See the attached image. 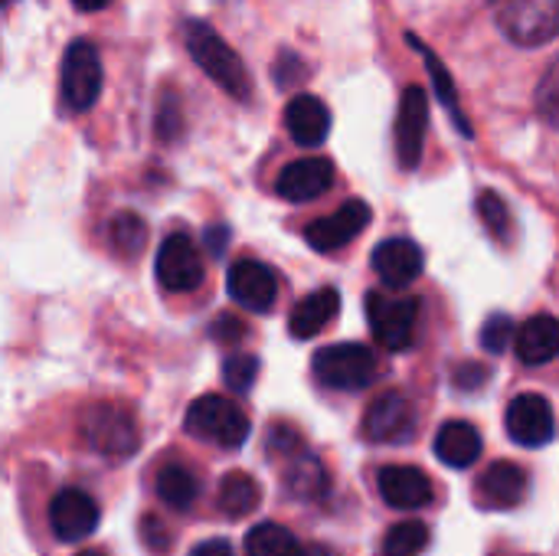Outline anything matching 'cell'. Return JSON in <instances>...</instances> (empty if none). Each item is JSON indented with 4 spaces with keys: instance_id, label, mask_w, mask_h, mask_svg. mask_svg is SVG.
<instances>
[{
    "instance_id": "cell-36",
    "label": "cell",
    "mask_w": 559,
    "mask_h": 556,
    "mask_svg": "<svg viewBox=\"0 0 559 556\" xmlns=\"http://www.w3.org/2000/svg\"><path fill=\"white\" fill-rule=\"evenodd\" d=\"M213 331V338H219L223 344H229V341H239L242 334H246V328L233 318V315H219V321L210 328Z\"/></svg>"
},
{
    "instance_id": "cell-6",
    "label": "cell",
    "mask_w": 559,
    "mask_h": 556,
    "mask_svg": "<svg viewBox=\"0 0 559 556\" xmlns=\"http://www.w3.org/2000/svg\"><path fill=\"white\" fill-rule=\"evenodd\" d=\"M102 56L88 39H75L59 66V92L72 111H88L102 95Z\"/></svg>"
},
{
    "instance_id": "cell-33",
    "label": "cell",
    "mask_w": 559,
    "mask_h": 556,
    "mask_svg": "<svg viewBox=\"0 0 559 556\" xmlns=\"http://www.w3.org/2000/svg\"><path fill=\"white\" fill-rule=\"evenodd\" d=\"M514 341V321L508 315H491L481 328V344L491 354H504L508 344Z\"/></svg>"
},
{
    "instance_id": "cell-17",
    "label": "cell",
    "mask_w": 559,
    "mask_h": 556,
    "mask_svg": "<svg viewBox=\"0 0 559 556\" xmlns=\"http://www.w3.org/2000/svg\"><path fill=\"white\" fill-rule=\"evenodd\" d=\"M380 495L396 511H419L432 501V482L413 465H386L377 475Z\"/></svg>"
},
{
    "instance_id": "cell-13",
    "label": "cell",
    "mask_w": 559,
    "mask_h": 556,
    "mask_svg": "<svg viewBox=\"0 0 559 556\" xmlns=\"http://www.w3.org/2000/svg\"><path fill=\"white\" fill-rule=\"evenodd\" d=\"M49 528H52L56 541H62V544L92 537L98 528V501L92 495H85L82 488H62L49 501Z\"/></svg>"
},
{
    "instance_id": "cell-42",
    "label": "cell",
    "mask_w": 559,
    "mask_h": 556,
    "mask_svg": "<svg viewBox=\"0 0 559 556\" xmlns=\"http://www.w3.org/2000/svg\"><path fill=\"white\" fill-rule=\"evenodd\" d=\"M3 3H13V0H0V7H3Z\"/></svg>"
},
{
    "instance_id": "cell-32",
    "label": "cell",
    "mask_w": 559,
    "mask_h": 556,
    "mask_svg": "<svg viewBox=\"0 0 559 556\" xmlns=\"http://www.w3.org/2000/svg\"><path fill=\"white\" fill-rule=\"evenodd\" d=\"M223 380L233 393H249L252 383L259 380V357L252 354H233L223 364Z\"/></svg>"
},
{
    "instance_id": "cell-19",
    "label": "cell",
    "mask_w": 559,
    "mask_h": 556,
    "mask_svg": "<svg viewBox=\"0 0 559 556\" xmlns=\"http://www.w3.org/2000/svg\"><path fill=\"white\" fill-rule=\"evenodd\" d=\"M282 459V478H285V488H288V495H295V498H301V501H314V498H321L324 492H328V472H324V465L298 442L295 449H288V452H282L278 456Z\"/></svg>"
},
{
    "instance_id": "cell-16",
    "label": "cell",
    "mask_w": 559,
    "mask_h": 556,
    "mask_svg": "<svg viewBox=\"0 0 559 556\" xmlns=\"http://www.w3.org/2000/svg\"><path fill=\"white\" fill-rule=\"evenodd\" d=\"M334 184V164L328 157H301L282 167L275 180V193L288 203H308L328 193Z\"/></svg>"
},
{
    "instance_id": "cell-1",
    "label": "cell",
    "mask_w": 559,
    "mask_h": 556,
    "mask_svg": "<svg viewBox=\"0 0 559 556\" xmlns=\"http://www.w3.org/2000/svg\"><path fill=\"white\" fill-rule=\"evenodd\" d=\"M183 43L187 52L193 56V62L233 98L246 102L252 95V79L246 62L239 59V52L203 20H187L183 23Z\"/></svg>"
},
{
    "instance_id": "cell-30",
    "label": "cell",
    "mask_w": 559,
    "mask_h": 556,
    "mask_svg": "<svg viewBox=\"0 0 559 556\" xmlns=\"http://www.w3.org/2000/svg\"><path fill=\"white\" fill-rule=\"evenodd\" d=\"M426 547H429V531L423 521H403L383 541L386 556H419Z\"/></svg>"
},
{
    "instance_id": "cell-31",
    "label": "cell",
    "mask_w": 559,
    "mask_h": 556,
    "mask_svg": "<svg viewBox=\"0 0 559 556\" xmlns=\"http://www.w3.org/2000/svg\"><path fill=\"white\" fill-rule=\"evenodd\" d=\"M183 131V102L174 85H167L157 98V138L160 141H177Z\"/></svg>"
},
{
    "instance_id": "cell-8",
    "label": "cell",
    "mask_w": 559,
    "mask_h": 556,
    "mask_svg": "<svg viewBox=\"0 0 559 556\" xmlns=\"http://www.w3.org/2000/svg\"><path fill=\"white\" fill-rule=\"evenodd\" d=\"M157 285L170 295H187L203 285V262L190 236L174 233L160 242L157 262H154Z\"/></svg>"
},
{
    "instance_id": "cell-37",
    "label": "cell",
    "mask_w": 559,
    "mask_h": 556,
    "mask_svg": "<svg viewBox=\"0 0 559 556\" xmlns=\"http://www.w3.org/2000/svg\"><path fill=\"white\" fill-rule=\"evenodd\" d=\"M144 537H147L151 551H157V554L170 551V534H167V537H164V534H157V521H154V518H147V521H144Z\"/></svg>"
},
{
    "instance_id": "cell-4",
    "label": "cell",
    "mask_w": 559,
    "mask_h": 556,
    "mask_svg": "<svg viewBox=\"0 0 559 556\" xmlns=\"http://www.w3.org/2000/svg\"><path fill=\"white\" fill-rule=\"evenodd\" d=\"M311 370L321 387L357 393L377 380V354L364 344H331L314 354Z\"/></svg>"
},
{
    "instance_id": "cell-34",
    "label": "cell",
    "mask_w": 559,
    "mask_h": 556,
    "mask_svg": "<svg viewBox=\"0 0 559 556\" xmlns=\"http://www.w3.org/2000/svg\"><path fill=\"white\" fill-rule=\"evenodd\" d=\"M485 380H488V367L481 364H465L462 370H455V387L462 390H478Z\"/></svg>"
},
{
    "instance_id": "cell-41",
    "label": "cell",
    "mask_w": 559,
    "mask_h": 556,
    "mask_svg": "<svg viewBox=\"0 0 559 556\" xmlns=\"http://www.w3.org/2000/svg\"><path fill=\"white\" fill-rule=\"evenodd\" d=\"M79 556H105L102 551H85V554H79Z\"/></svg>"
},
{
    "instance_id": "cell-21",
    "label": "cell",
    "mask_w": 559,
    "mask_h": 556,
    "mask_svg": "<svg viewBox=\"0 0 559 556\" xmlns=\"http://www.w3.org/2000/svg\"><path fill=\"white\" fill-rule=\"evenodd\" d=\"M514 347H518V357L521 364L527 367H544L550 364L559 354V324L550 311L544 315H534L514 338Z\"/></svg>"
},
{
    "instance_id": "cell-3",
    "label": "cell",
    "mask_w": 559,
    "mask_h": 556,
    "mask_svg": "<svg viewBox=\"0 0 559 556\" xmlns=\"http://www.w3.org/2000/svg\"><path fill=\"white\" fill-rule=\"evenodd\" d=\"M183 426L190 436L213 442L219 449H239L249 439V416L226 397L219 393H206L200 400L190 403Z\"/></svg>"
},
{
    "instance_id": "cell-24",
    "label": "cell",
    "mask_w": 559,
    "mask_h": 556,
    "mask_svg": "<svg viewBox=\"0 0 559 556\" xmlns=\"http://www.w3.org/2000/svg\"><path fill=\"white\" fill-rule=\"evenodd\" d=\"M409 43L423 52V62H426V69H429V79H432V88H436V95H439V102L445 105V111H449V118L459 125V131L465 134V138H472V121L465 118V108H462V98H459V88H455V82H452V72L445 69V62L439 59V52L436 49H429V46H423L416 36H409Z\"/></svg>"
},
{
    "instance_id": "cell-2",
    "label": "cell",
    "mask_w": 559,
    "mask_h": 556,
    "mask_svg": "<svg viewBox=\"0 0 559 556\" xmlns=\"http://www.w3.org/2000/svg\"><path fill=\"white\" fill-rule=\"evenodd\" d=\"M79 436L92 452H98L111 462L131 459L141 446V433H138L134 416L115 403H95V406L82 410Z\"/></svg>"
},
{
    "instance_id": "cell-9",
    "label": "cell",
    "mask_w": 559,
    "mask_h": 556,
    "mask_svg": "<svg viewBox=\"0 0 559 556\" xmlns=\"http://www.w3.org/2000/svg\"><path fill=\"white\" fill-rule=\"evenodd\" d=\"M504 429L524 449H544V446H550L554 436H557V419H554L550 400L540 397V393H521V397H514L511 406H508V413H504Z\"/></svg>"
},
{
    "instance_id": "cell-12",
    "label": "cell",
    "mask_w": 559,
    "mask_h": 556,
    "mask_svg": "<svg viewBox=\"0 0 559 556\" xmlns=\"http://www.w3.org/2000/svg\"><path fill=\"white\" fill-rule=\"evenodd\" d=\"M370 220H373V213H370L367 200H347L328 220H314L311 226H305V239L318 252H337V249L350 246L370 226Z\"/></svg>"
},
{
    "instance_id": "cell-22",
    "label": "cell",
    "mask_w": 559,
    "mask_h": 556,
    "mask_svg": "<svg viewBox=\"0 0 559 556\" xmlns=\"http://www.w3.org/2000/svg\"><path fill=\"white\" fill-rule=\"evenodd\" d=\"M481 433L465 419L445 423L436 436V456L449 469H472L481 459Z\"/></svg>"
},
{
    "instance_id": "cell-11",
    "label": "cell",
    "mask_w": 559,
    "mask_h": 556,
    "mask_svg": "<svg viewBox=\"0 0 559 556\" xmlns=\"http://www.w3.org/2000/svg\"><path fill=\"white\" fill-rule=\"evenodd\" d=\"M413 433H416V410L403 393L390 390L370 403V410L364 416V436L370 442L400 446V442H409Z\"/></svg>"
},
{
    "instance_id": "cell-35",
    "label": "cell",
    "mask_w": 559,
    "mask_h": 556,
    "mask_svg": "<svg viewBox=\"0 0 559 556\" xmlns=\"http://www.w3.org/2000/svg\"><path fill=\"white\" fill-rule=\"evenodd\" d=\"M554 108H557V69H550V72H547L544 88H540V111L547 115V121H550V125L557 121Z\"/></svg>"
},
{
    "instance_id": "cell-38",
    "label": "cell",
    "mask_w": 559,
    "mask_h": 556,
    "mask_svg": "<svg viewBox=\"0 0 559 556\" xmlns=\"http://www.w3.org/2000/svg\"><path fill=\"white\" fill-rule=\"evenodd\" d=\"M190 556H236L233 554V547L226 544V541H219V537H213V541H203L197 551Z\"/></svg>"
},
{
    "instance_id": "cell-29",
    "label": "cell",
    "mask_w": 559,
    "mask_h": 556,
    "mask_svg": "<svg viewBox=\"0 0 559 556\" xmlns=\"http://www.w3.org/2000/svg\"><path fill=\"white\" fill-rule=\"evenodd\" d=\"M108 239H111V249L124 259H134L141 249H144V239H147V226L141 216L134 213H118L108 226Z\"/></svg>"
},
{
    "instance_id": "cell-7",
    "label": "cell",
    "mask_w": 559,
    "mask_h": 556,
    "mask_svg": "<svg viewBox=\"0 0 559 556\" xmlns=\"http://www.w3.org/2000/svg\"><path fill=\"white\" fill-rule=\"evenodd\" d=\"M367 318H370V331H373L377 344H383L386 351H406L416 341L419 298H413V295L390 298L383 292H370Z\"/></svg>"
},
{
    "instance_id": "cell-14",
    "label": "cell",
    "mask_w": 559,
    "mask_h": 556,
    "mask_svg": "<svg viewBox=\"0 0 559 556\" xmlns=\"http://www.w3.org/2000/svg\"><path fill=\"white\" fill-rule=\"evenodd\" d=\"M226 288H229L233 301L252 315H269L278 298V282H275L272 269L262 265L259 259H239L226 275Z\"/></svg>"
},
{
    "instance_id": "cell-23",
    "label": "cell",
    "mask_w": 559,
    "mask_h": 556,
    "mask_svg": "<svg viewBox=\"0 0 559 556\" xmlns=\"http://www.w3.org/2000/svg\"><path fill=\"white\" fill-rule=\"evenodd\" d=\"M478 488L488 508H518L527 495V472L514 462H495L481 475Z\"/></svg>"
},
{
    "instance_id": "cell-20",
    "label": "cell",
    "mask_w": 559,
    "mask_h": 556,
    "mask_svg": "<svg viewBox=\"0 0 559 556\" xmlns=\"http://www.w3.org/2000/svg\"><path fill=\"white\" fill-rule=\"evenodd\" d=\"M341 311V295L337 288H321L314 295H308L305 301H298L288 315V334L298 341H311L318 338Z\"/></svg>"
},
{
    "instance_id": "cell-28",
    "label": "cell",
    "mask_w": 559,
    "mask_h": 556,
    "mask_svg": "<svg viewBox=\"0 0 559 556\" xmlns=\"http://www.w3.org/2000/svg\"><path fill=\"white\" fill-rule=\"evenodd\" d=\"M475 213L481 220V226L498 239V242H511L514 239V213L508 206V200L498 190H481L475 200Z\"/></svg>"
},
{
    "instance_id": "cell-15",
    "label": "cell",
    "mask_w": 559,
    "mask_h": 556,
    "mask_svg": "<svg viewBox=\"0 0 559 556\" xmlns=\"http://www.w3.org/2000/svg\"><path fill=\"white\" fill-rule=\"evenodd\" d=\"M423 265H426V252L413 239L393 236L373 249V272L386 288H409L423 275Z\"/></svg>"
},
{
    "instance_id": "cell-25",
    "label": "cell",
    "mask_w": 559,
    "mask_h": 556,
    "mask_svg": "<svg viewBox=\"0 0 559 556\" xmlns=\"http://www.w3.org/2000/svg\"><path fill=\"white\" fill-rule=\"evenodd\" d=\"M249 556H334V551L324 547H301L298 537L282 528V524H259L246 537Z\"/></svg>"
},
{
    "instance_id": "cell-26",
    "label": "cell",
    "mask_w": 559,
    "mask_h": 556,
    "mask_svg": "<svg viewBox=\"0 0 559 556\" xmlns=\"http://www.w3.org/2000/svg\"><path fill=\"white\" fill-rule=\"evenodd\" d=\"M216 505L226 518H246L252 514L259 505H262V488L252 475L246 472H229L223 482H219V495H216Z\"/></svg>"
},
{
    "instance_id": "cell-40",
    "label": "cell",
    "mask_w": 559,
    "mask_h": 556,
    "mask_svg": "<svg viewBox=\"0 0 559 556\" xmlns=\"http://www.w3.org/2000/svg\"><path fill=\"white\" fill-rule=\"evenodd\" d=\"M75 3V10H82V13H92V10H102V7H108L111 0H72Z\"/></svg>"
},
{
    "instance_id": "cell-18",
    "label": "cell",
    "mask_w": 559,
    "mask_h": 556,
    "mask_svg": "<svg viewBox=\"0 0 559 556\" xmlns=\"http://www.w3.org/2000/svg\"><path fill=\"white\" fill-rule=\"evenodd\" d=\"M285 128L288 134L305 144V147H318L328 141V131H331V111L328 105L318 98V95H295L285 108Z\"/></svg>"
},
{
    "instance_id": "cell-10",
    "label": "cell",
    "mask_w": 559,
    "mask_h": 556,
    "mask_svg": "<svg viewBox=\"0 0 559 556\" xmlns=\"http://www.w3.org/2000/svg\"><path fill=\"white\" fill-rule=\"evenodd\" d=\"M426 128H429V95L419 85H409L400 98V111H396V128H393V141H396V161L403 170H416L423 161V147H426Z\"/></svg>"
},
{
    "instance_id": "cell-27",
    "label": "cell",
    "mask_w": 559,
    "mask_h": 556,
    "mask_svg": "<svg viewBox=\"0 0 559 556\" xmlns=\"http://www.w3.org/2000/svg\"><path fill=\"white\" fill-rule=\"evenodd\" d=\"M197 495H200V485H197V478L183 465H164L157 472V498L167 508L187 511V508H193Z\"/></svg>"
},
{
    "instance_id": "cell-39",
    "label": "cell",
    "mask_w": 559,
    "mask_h": 556,
    "mask_svg": "<svg viewBox=\"0 0 559 556\" xmlns=\"http://www.w3.org/2000/svg\"><path fill=\"white\" fill-rule=\"evenodd\" d=\"M226 236H229L226 226H210V229H206V246H210L213 256H219V252L226 249Z\"/></svg>"
},
{
    "instance_id": "cell-5",
    "label": "cell",
    "mask_w": 559,
    "mask_h": 556,
    "mask_svg": "<svg viewBox=\"0 0 559 556\" xmlns=\"http://www.w3.org/2000/svg\"><path fill=\"white\" fill-rule=\"evenodd\" d=\"M559 0H501L498 26L501 33L527 49L547 46L557 39Z\"/></svg>"
}]
</instances>
